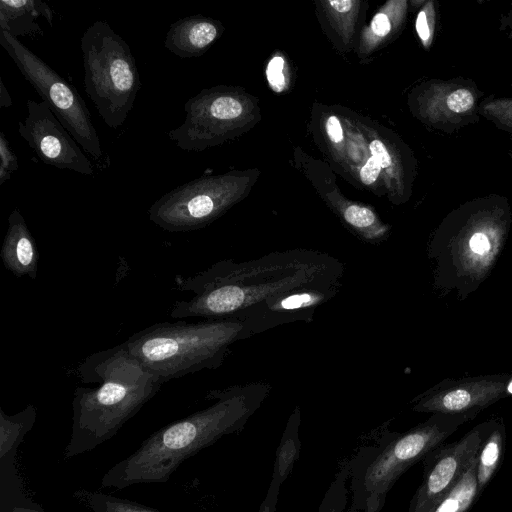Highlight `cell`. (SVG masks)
<instances>
[{"instance_id": "5b68a950", "label": "cell", "mask_w": 512, "mask_h": 512, "mask_svg": "<svg viewBox=\"0 0 512 512\" xmlns=\"http://www.w3.org/2000/svg\"><path fill=\"white\" fill-rule=\"evenodd\" d=\"M253 336L237 319L161 322L131 335L123 344L163 383L220 367L230 346Z\"/></svg>"}, {"instance_id": "52a82bcc", "label": "cell", "mask_w": 512, "mask_h": 512, "mask_svg": "<svg viewBox=\"0 0 512 512\" xmlns=\"http://www.w3.org/2000/svg\"><path fill=\"white\" fill-rule=\"evenodd\" d=\"M84 85L104 123L121 127L141 88L136 60L129 45L106 21L92 23L80 41Z\"/></svg>"}, {"instance_id": "30bf717a", "label": "cell", "mask_w": 512, "mask_h": 512, "mask_svg": "<svg viewBox=\"0 0 512 512\" xmlns=\"http://www.w3.org/2000/svg\"><path fill=\"white\" fill-rule=\"evenodd\" d=\"M510 374H490L458 379H443L411 400L418 413L476 414L505 398Z\"/></svg>"}, {"instance_id": "7402d4cb", "label": "cell", "mask_w": 512, "mask_h": 512, "mask_svg": "<svg viewBox=\"0 0 512 512\" xmlns=\"http://www.w3.org/2000/svg\"><path fill=\"white\" fill-rule=\"evenodd\" d=\"M447 107L454 113H464L470 110L474 105V96L466 88L453 90L447 97Z\"/></svg>"}, {"instance_id": "1f68e13d", "label": "cell", "mask_w": 512, "mask_h": 512, "mask_svg": "<svg viewBox=\"0 0 512 512\" xmlns=\"http://www.w3.org/2000/svg\"><path fill=\"white\" fill-rule=\"evenodd\" d=\"M329 4L332 6L334 10L339 13L348 12L353 4L350 0H342V1H329Z\"/></svg>"}, {"instance_id": "f546056e", "label": "cell", "mask_w": 512, "mask_h": 512, "mask_svg": "<svg viewBox=\"0 0 512 512\" xmlns=\"http://www.w3.org/2000/svg\"><path fill=\"white\" fill-rule=\"evenodd\" d=\"M12 512H46L42 506L31 498L12 509Z\"/></svg>"}, {"instance_id": "5bb4252c", "label": "cell", "mask_w": 512, "mask_h": 512, "mask_svg": "<svg viewBox=\"0 0 512 512\" xmlns=\"http://www.w3.org/2000/svg\"><path fill=\"white\" fill-rule=\"evenodd\" d=\"M219 35L218 25L202 15L187 16L172 23L165 48L180 58L198 57Z\"/></svg>"}, {"instance_id": "83f0119b", "label": "cell", "mask_w": 512, "mask_h": 512, "mask_svg": "<svg viewBox=\"0 0 512 512\" xmlns=\"http://www.w3.org/2000/svg\"><path fill=\"white\" fill-rule=\"evenodd\" d=\"M415 26L418 36L423 41V43L426 44L429 42L431 31L428 25L427 14L424 10L418 13Z\"/></svg>"}, {"instance_id": "6da1fadb", "label": "cell", "mask_w": 512, "mask_h": 512, "mask_svg": "<svg viewBox=\"0 0 512 512\" xmlns=\"http://www.w3.org/2000/svg\"><path fill=\"white\" fill-rule=\"evenodd\" d=\"M344 264L305 248L275 251L248 261L220 260L176 279L192 297L176 301L172 318L237 319L252 335L302 321L332 300L342 286Z\"/></svg>"}, {"instance_id": "e0dca14e", "label": "cell", "mask_w": 512, "mask_h": 512, "mask_svg": "<svg viewBox=\"0 0 512 512\" xmlns=\"http://www.w3.org/2000/svg\"><path fill=\"white\" fill-rule=\"evenodd\" d=\"M505 425L497 417L495 425L482 443L477 454V484L480 494L498 470L505 451Z\"/></svg>"}, {"instance_id": "603a6c76", "label": "cell", "mask_w": 512, "mask_h": 512, "mask_svg": "<svg viewBox=\"0 0 512 512\" xmlns=\"http://www.w3.org/2000/svg\"><path fill=\"white\" fill-rule=\"evenodd\" d=\"M284 60L280 56L273 57L266 70L267 79L276 92H281L285 86V77L283 75Z\"/></svg>"}, {"instance_id": "4fadbf2b", "label": "cell", "mask_w": 512, "mask_h": 512, "mask_svg": "<svg viewBox=\"0 0 512 512\" xmlns=\"http://www.w3.org/2000/svg\"><path fill=\"white\" fill-rule=\"evenodd\" d=\"M4 267L16 277L35 279L40 254L35 239L18 208L8 217V228L0 250Z\"/></svg>"}, {"instance_id": "d4e9b609", "label": "cell", "mask_w": 512, "mask_h": 512, "mask_svg": "<svg viewBox=\"0 0 512 512\" xmlns=\"http://www.w3.org/2000/svg\"><path fill=\"white\" fill-rule=\"evenodd\" d=\"M380 171L381 167L379 163L371 156L360 170L361 181L366 185L374 183Z\"/></svg>"}, {"instance_id": "cb8c5ba5", "label": "cell", "mask_w": 512, "mask_h": 512, "mask_svg": "<svg viewBox=\"0 0 512 512\" xmlns=\"http://www.w3.org/2000/svg\"><path fill=\"white\" fill-rule=\"evenodd\" d=\"M281 485L270 481L267 494L257 512H276Z\"/></svg>"}, {"instance_id": "484cf974", "label": "cell", "mask_w": 512, "mask_h": 512, "mask_svg": "<svg viewBox=\"0 0 512 512\" xmlns=\"http://www.w3.org/2000/svg\"><path fill=\"white\" fill-rule=\"evenodd\" d=\"M370 151L372 157L379 163L381 168H386L390 165V155L380 140H373L370 143Z\"/></svg>"}, {"instance_id": "8992f818", "label": "cell", "mask_w": 512, "mask_h": 512, "mask_svg": "<svg viewBox=\"0 0 512 512\" xmlns=\"http://www.w3.org/2000/svg\"><path fill=\"white\" fill-rule=\"evenodd\" d=\"M508 226L502 215L476 214L444 224L428 244L432 285L441 295L460 301L476 292L502 253Z\"/></svg>"}, {"instance_id": "3957f363", "label": "cell", "mask_w": 512, "mask_h": 512, "mask_svg": "<svg viewBox=\"0 0 512 512\" xmlns=\"http://www.w3.org/2000/svg\"><path fill=\"white\" fill-rule=\"evenodd\" d=\"M83 383L72 400V429L63 452L65 460L92 451L112 438L151 400L163 382L123 344L87 357L79 366Z\"/></svg>"}, {"instance_id": "d6986e66", "label": "cell", "mask_w": 512, "mask_h": 512, "mask_svg": "<svg viewBox=\"0 0 512 512\" xmlns=\"http://www.w3.org/2000/svg\"><path fill=\"white\" fill-rule=\"evenodd\" d=\"M73 498L91 512H160L135 501L84 488L76 490Z\"/></svg>"}, {"instance_id": "4316f807", "label": "cell", "mask_w": 512, "mask_h": 512, "mask_svg": "<svg viewBox=\"0 0 512 512\" xmlns=\"http://www.w3.org/2000/svg\"><path fill=\"white\" fill-rule=\"evenodd\" d=\"M371 28L375 35L384 37L390 32L391 23L387 15L379 13L374 16L371 22Z\"/></svg>"}, {"instance_id": "7a4b0ae2", "label": "cell", "mask_w": 512, "mask_h": 512, "mask_svg": "<svg viewBox=\"0 0 512 512\" xmlns=\"http://www.w3.org/2000/svg\"><path fill=\"white\" fill-rule=\"evenodd\" d=\"M270 391L265 381L208 391L205 398L214 401L211 405L153 432L135 452L107 470L101 487L167 482L184 460L226 435L240 433Z\"/></svg>"}, {"instance_id": "8fae6325", "label": "cell", "mask_w": 512, "mask_h": 512, "mask_svg": "<svg viewBox=\"0 0 512 512\" xmlns=\"http://www.w3.org/2000/svg\"><path fill=\"white\" fill-rule=\"evenodd\" d=\"M27 110L24 122L18 123V131L43 163L93 175L91 162L46 102L29 99Z\"/></svg>"}, {"instance_id": "f1b7e54d", "label": "cell", "mask_w": 512, "mask_h": 512, "mask_svg": "<svg viewBox=\"0 0 512 512\" xmlns=\"http://www.w3.org/2000/svg\"><path fill=\"white\" fill-rule=\"evenodd\" d=\"M326 130L330 140L339 143L343 138L341 124L336 116H330L326 122Z\"/></svg>"}, {"instance_id": "ffe728a7", "label": "cell", "mask_w": 512, "mask_h": 512, "mask_svg": "<svg viewBox=\"0 0 512 512\" xmlns=\"http://www.w3.org/2000/svg\"><path fill=\"white\" fill-rule=\"evenodd\" d=\"M350 477V457L339 464L338 470L330 483L317 512H343L348 504L347 482Z\"/></svg>"}, {"instance_id": "9c48e42d", "label": "cell", "mask_w": 512, "mask_h": 512, "mask_svg": "<svg viewBox=\"0 0 512 512\" xmlns=\"http://www.w3.org/2000/svg\"><path fill=\"white\" fill-rule=\"evenodd\" d=\"M497 417L487 419L460 439L441 444L422 459V482L410 501L408 512H429L460 480L493 429Z\"/></svg>"}, {"instance_id": "9a60e30c", "label": "cell", "mask_w": 512, "mask_h": 512, "mask_svg": "<svg viewBox=\"0 0 512 512\" xmlns=\"http://www.w3.org/2000/svg\"><path fill=\"white\" fill-rule=\"evenodd\" d=\"M43 16L50 26L53 22V12L50 7L40 0H1L0 28L14 37L43 34L37 23V18Z\"/></svg>"}, {"instance_id": "7c38bea8", "label": "cell", "mask_w": 512, "mask_h": 512, "mask_svg": "<svg viewBox=\"0 0 512 512\" xmlns=\"http://www.w3.org/2000/svg\"><path fill=\"white\" fill-rule=\"evenodd\" d=\"M36 408L28 404L22 411L8 415L0 407V512L12 509L29 499L17 465L20 444L36 421Z\"/></svg>"}, {"instance_id": "ac0fdd59", "label": "cell", "mask_w": 512, "mask_h": 512, "mask_svg": "<svg viewBox=\"0 0 512 512\" xmlns=\"http://www.w3.org/2000/svg\"><path fill=\"white\" fill-rule=\"evenodd\" d=\"M477 456L456 485L429 512H468L481 495L477 484Z\"/></svg>"}, {"instance_id": "44dd1931", "label": "cell", "mask_w": 512, "mask_h": 512, "mask_svg": "<svg viewBox=\"0 0 512 512\" xmlns=\"http://www.w3.org/2000/svg\"><path fill=\"white\" fill-rule=\"evenodd\" d=\"M0 185L8 181L18 169L17 156L12 150L4 132L0 133Z\"/></svg>"}, {"instance_id": "2e32d148", "label": "cell", "mask_w": 512, "mask_h": 512, "mask_svg": "<svg viewBox=\"0 0 512 512\" xmlns=\"http://www.w3.org/2000/svg\"><path fill=\"white\" fill-rule=\"evenodd\" d=\"M301 425V409L297 405L290 414L279 445L275 453V460L271 480L282 485L292 472L294 464L300 458L301 440L299 430Z\"/></svg>"}, {"instance_id": "4dcf8cb0", "label": "cell", "mask_w": 512, "mask_h": 512, "mask_svg": "<svg viewBox=\"0 0 512 512\" xmlns=\"http://www.w3.org/2000/svg\"><path fill=\"white\" fill-rule=\"evenodd\" d=\"M0 80V107H9L12 105V99L4 85L3 80Z\"/></svg>"}, {"instance_id": "277c9868", "label": "cell", "mask_w": 512, "mask_h": 512, "mask_svg": "<svg viewBox=\"0 0 512 512\" xmlns=\"http://www.w3.org/2000/svg\"><path fill=\"white\" fill-rule=\"evenodd\" d=\"M476 416L433 413L405 432L384 427L374 444L350 457L348 512H380L400 476Z\"/></svg>"}, {"instance_id": "ba28073f", "label": "cell", "mask_w": 512, "mask_h": 512, "mask_svg": "<svg viewBox=\"0 0 512 512\" xmlns=\"http://www.w3.org/2000/svg\"><path fill=\"white\" fill-rule=\"evenodd\" d=\"M0 44L77 144L93 158L100 159L102 148L96 128L75 87L16 37L1 31Z\"/></svg>"}]
</instances>
